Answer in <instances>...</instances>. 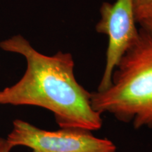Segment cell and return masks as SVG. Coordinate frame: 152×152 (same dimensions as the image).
<instances>
[{
	"label": "cell",
	"mask_w": 152,
	"mask_h": 152,
	"mask_svg": "<svg viewBox=\"0 0 152 152\" xmlns=\"http://www.w3.org/2000/svg\"><path fill=\"white\" fill-rule=\"evenodd\" d=\"M12 148L7 139L0 137V152H10Z\"/></svg>",
	"instance_id": "obj_6"
},
{
	"label": "cell",
	"mask_w": 152,
	"mask_h": 152,
	"mask_svg": "<svg viewBox=\"0 0 152 152\" xmlns=\"http://www.w3.org/2000/svg\"><path fill=\"white\" fill-rule=\"evenodd\" d=\"M134 14L141 29L152 35V1L135 7Z\"/></svg>",
	"instance_id": "obj_5"
},
{
	"label": "cell",
	"mask_w": 152,
	"mask_h": 152,
	"mask_svg": "<svg viewBox=\"0 0 152 152\" xmlns=\"http://www.w3.org/2000/svg\"><path fill=\"white\" fill-rule=\"evenodd\" d=\"M92 108L134 129L152 128V35L142 29L115 66L111 85L91 93Z\"/></svg>",
	"instance_id": "obj_2"
},
{
	"label": "cell",
	"mask_w": 152,
	"mask_h": 152,
	"mask_svg": "<svg viewBox=\"0 0 152 152\" xmlns=\"http://www.w3.org/2000/svg\"><path fill=\"white\" fill-rule=\"evenodd\" d=\"M7 140L14 148L23 146L33 152H116L113 142L96 137L80 128H61L49 131L20 119L13 122Z\"/></svg>",
	"instance_id": "obj_3"
},
{
	"label": "cell",
	"mask_w": 152,
	"mask_h": 152,
	"mask_svg": "<svg viewBox=\"0 0 152 152\" xmlns=\"http://www.w3.org/2000/svg\"><path fill=\"white\" fill-rule=\"evenodd\" d=\"M5 52L24 56L27 67L20 80L0 90V104L34 106L54 114L61 128L99 130L100 113L92 108L91 92L77 82L71 54L58 52L47 56L37 52L26 38L14 35L0 42Z\"/></svg>",
	"instance_id": "obj_1"
},
{
	"label": "cell",
	"mask_w": 152,
	"mask_h": 152,
	"mask_svg": "<svg viewBox=\"0 0 152 152\" xmlns=\"http://www.w3.org/2000/svg\"><path fill=\"white\" fill-rule=\"evenodd\" d=\"M99 12L101 18L96 25V31L108 37L105 68L97 88V91H103L111 85L112 74L119 60L137 39L139 30L134 0L104 2Z\"/></svg>",
	"instance_id": "obj_4"
},
{
	"label": "cell",
	"mask_w": 152,
	"mask_h": 152,
	"mask_svg": "<svg viewBox=\"0 0 152 152\" xmlns=\"http://www.w3.org/2000/svg\"><path fill=\"white\" fill-rule=\"evenodd\" d=\"M151 1H152V0H134V8L137 7H139V6H141L145 4L151 2Z\"/></svg>",
	"instance_id": "obj_7"
}]
</instances>
